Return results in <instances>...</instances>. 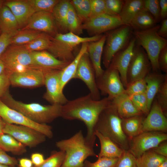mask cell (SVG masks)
Masks as SVG:
<instances>
[{
	"mask_svg": "<svg viewBox=\"0 0 167 167\" xmlns=\"http://www.w3.org/2000/svg\"><path fill=\"white\" fill-rule=\"evenodd\" d=\"M31 160L35 166L41 165L45 161L43 155L40 153H33L31 156Z\"/></svg>",
	"mask_w": 167,
	"mask_h": 167,
	"instance_id": "obj_54",
	"label": "cell"
},
{
	"mask_svg": "<svg viewBox=\"0 0 167 167\" xmlns=\"http://www.w3.org/2000/svg\"><path fill=\"white\" fill-rule=\"evenodd\" d=\"M4 5L8 7L16 18L19 27L26 25L35 13L27 0L6 1Z\"/></svg>",
	"mask_w": 167,
	"mask_h": 167,
	"instance_id": "obj_22",
	"label": "cell"
},
{
	"mask_svg": "<svg viewBox=\"0 0 167 167\" xmlns=\"http://www.w3.org/2000/svg\"><path fill=\"white\" fill-rule=\"evenodd\" d=\"M167 78V74L150 72L144 79L147 85L146 95L148 107L150 110L153 101L160 88Z\"/></svg>",
	"mask_w": 167,
	"mask_h": 167,
	"instance_id": "obj_25",
	"label": "cell"
},
{
	"mask_svg": "<svg viewBox=\"0 0 167 167\" xmlns=\"http://www.w3.org/2000/svg\"><path fill=\"white\" fill-rule=\"evenodd\" d=\"M7 73L32 67L31 52L23 45L8 47L0 57Z\"/></svg>",
	"mask_w": 167,
	"mask_h": 167,
	"instance_id": "obj_8",
	"label": "cell"
},
{
	"mask_svg": "<svg viewBox=\"0 0 167 167\" xmlns=\"http://www.w3.org/2000/svg\"><path fill=\"white\" fill-rule=\"evenodd\" d=\"M156 24L153 16L143 8L134 17L129 26L133 31H140L151 28Z\"/></svg>",
	"mask_w": 167,
	"mask_h": 167,
	"instance_id": "obj_31",
	"label": "cell"
},
{
	"mask_svg": "<svg viewBox=\"0 0 167 167\" xmlns=\"http://www.w3.org/2000/svg\"><path fill=\"white\" fill-rule=\"evenodd\" d=\"M88 43H84L74 58L66 66L61 70L60 74V83L61 89H63L72 79H74L79 60L85 53L87 51Z\"/></svg>",
	"mask_w": 167,
	"mask_h": 167,
	"instance_id": "obj_26",
	"label": "cell"
},
{
	"mask_svg": "<svg viewBox=\"0 0 167 167\" xmlns=\"http://www.w3.org/2000/svg\"><path fill=\"white\" fill-rule=\"evenodd\" d=\"M129 96L135 106L144 115H147L149 110L148 107L147 99L146 94H135Z\"/></svg>",
	"mask_w": 167,
	"mask_h": 167,
	"instance_id": "obj_41",
	"label": "cell"
},
{
	"mask_svg": "<svg viewBox=\"0 0 167 167\" xmlns=\"http://www.w3.org/2000/svg\"><path fill=\"white\" fill-rule=\"evenodd\" d=\"M123 0H105V13L115 16H118L124 4Z\"/></svg>",
	"mask_w": 167,
	"mask_h": 167,
	"instance_id": "obj_43",
	"label": "cell"
},
{
	"mask_svg": "<svg viewBox=\"0 0 167 167\" xmlns=\"http://www.w3.org/2000/svg\"><path fill=\"white\" fill-rule=\"evenodd\" d=\"M51 43V37L47 34L41 33L36 39L23 45L29 51H39L47 50Z\"/></svg>",
	"mask_w": 167,
	"mask_h": 167,
	"instance_id": "obj_36",
	"label": "cell"
},
{
	"mask_svg": "<svg viewBox=\"0 0 167 167\" xmlns=\"http://www.w3.org/2000/svg\"><path fill=\"white\" fill-rule=\"evenodd\" d=\"M160 27V25H156L147 30L133 32L136 44L141 46L145 51L153 72L160 71L158 63V55L161 50L167 45V39L157 34Z\"/></svg>",
	"mask_w": 167,
	"mask_h": 167,
	"instance_id": "obj_6",
	"label": "cell"
},
{
	"mask_svg": "<svg viewBox=\"0 0 167 167\" xmlns=\"http://www.w3.org/2000/svg\"><path fill=\"white\" fill-rule=\"evenodd\" d=\"M0 147L5 152L20 155L26 152V147L11 135L2 133L0 135Z\"/></svg>",
	"mask_w": 167,
	"mask_h": 167,
	"instance_id": "obj_33",
	"label": "cell"
},
{
	"mask_svg": "<svg viewBox=\"0 0 167 167\" xmlns=\"http://www.w3.org/2000/svg\"><path fill=\"white\" fill-rule=\"evenodd\" d=\"M91 12L89 18L105 13V0H90Z\"/></svg>",
	"mask_w": 167,
	"mask_h": 167,
	"instance_id": "obj_48",
	"label": "cell"
},
{
	"mask_svg": "<svg viewBox=\"0 0 167 167\" xmlns=\"http://www.w3.org/2000/svg\"><path fill=\"white\" fill-rule=\"evenodd\" d=\"M147 85L144 79L136 80L128 85L125 93L129 96L135 94L145 93Z\"/></svg>",
	"mask_w": 167,
	"mask_h": 167,
	"instance_id": "obj_42",
	"label": "cell"
},
{
	"mask_svg": "<svg viewBox=\"0 0 167 167\" xmlns=\"http://www.w3.org/2000/svg\"><path fill=\"white\" fill-rule=\"evenodd\" d=\"M7 74L13 86L34 88L44 85V71L39 69L31 67Z\"/></svg>",
	"mask_w": 167,
	"mask_h": 167,
	"instance_id": "obj_15",
	"label": "cell"
},
{
	"mask_svg": "<svg viewBox=\"0 0 167 167\" xmlns=\"http://www.w3.org/2000/svg\"><path fill=\"white\" fill-rule=\"evenodd\" d=\"M6 122L0 118V135L3 133V129L5 125Z\"/></svg>",
	"mask_w": 167,
	"mask_h": 167,
	"instance_id": "obj_58",
	"label": "cell"
},
{
	"mask_svg": "<svg viewBox=\"0 0 167 167\" xmlns=\"http://www.w3.org/2000/svg\"><path fill=\"white\" fill-rule=\"evenodd\" d=\"M33 68L43 71L62 70L71 62L59 60L45 50L31 52Z\"/></svg>",
	"mask_w": 167,
	"mask_h": 167,
	"instance_id": "obj_21",
	"label": "cell"
},
{
	"mask_svg": "<svg viewBox=\"0 0 167 167\" xmlns=\"http://www.w3.org/2000/svg\"><path fill=\"white\" fill-rule=\"evenodd\" d=\"M74 79L82 80L86 85L94 100L100 99V93L96 85L95 71L87 51L81 57Z\"/></svg>",
	"mask_w": 167,
	"mask_h": 167,
	"instance_id": "obj_17",
	"label": "cell"
},
{
	"mask_svg": "<svg viewBox=\"0 0 167 167\" xmlns=\"http://www.w3.org/2000/svg\"><path fill=\"white\" fill-rule=\"evenodd\" d=\"M3 133L9 134L26 147L33 148L46 140L42 133L31 127L6 122Z\"/></svg>",
	"mask_w": 167,
	"mask_h": 167,
	"instance_id": "obj_12",
	"label": "cell"
},
{
	"mask_svg": "<svg viewBox=\"0 0 167 167\" xmlns=\"http://www.w3.org/2000/svg\"><path fill=\"white\" fill-rule=\"evenodd\" d=\"M152 69L151 62L145 51L135 43L127 71L128 85L136 80L144 79Z\"/></svg>",
	"mask_w": 167,
	"mask_h": 167,
	"instance_id": "obj_11",
	"label": "cell"
},
{
	"mask_svg": "<svg viewBox=\"0 0 167 167\" xmlns=\"http://www.w3.org/2000/svg\"><path fill=\"white\" fill-rule=\"evenodd\" d=\"M160 16L161 20L167 18V0H160Z\"/></svg>",
	"mask_w": 167,
	"mask_h": 167,
	"instance_id": "obj_56",
	"label": "cell"
},
{
	"mask_svg": "<svg viewBox=\"0 0 167 167\" xmlns=\"http://www.w3.org/2000/svg\"><path fill=\"white\" fill-rule=\"evenodd\" d=\"M167 160V157L160 155L150 150L135 158L137 167H156Z\"/></svg>",
	"mask_w": 167,
	"mask_h": 167,
	"instance_id": "obj_34",
	"label": "cell"
},
{
	"mask_svg": "<svg viewBox=\"0 0 167 167\" xmlns=\"http://www.w3.org/2000/svg\"><path fill=\"white\" fill-rule=\"evenodd\" d=\"M70 2L82 22L89 18L91 12L90 0H72Z\"/></svg>",
	"mask_w": 167,
	"mask_h": 167,
	"instance_id": "obj_38",
	"label": "cell"
},
{
	"mask_svg": "<svg viewBox=\"0 0 167 167\" xmlns=\"http://www.w3.org/2000/svg\"><path fill=\"white\" fill-rule=\"evenodd\" d=\"M5 70V66L2 62L0 59V75L3 73Z\"/></svg>",
	"mask_w": 167,
	"mask_h": 167,
	"instance_id": "obj_59",
	"label": "cell"
},
{
	"mask_svg": "<svg viewBox=\"0 0 167 167\" xmlns=\"http://www.w3.org/2000/svg\"><path fill=\"white\" fill-rule=\"evenodd\" d=\"M122 120L115 107L111 103L100 114L95 131H97L108 137L123 150H128L129 140L122 130Z\"/></svg>",
	"mask_w": 167,
	"mask_h": 167,
	"instance_id": "obj_4",
	"label": "cell"
},
{
	"mask_svg": "<svg viewBox=\"0 0 167 167\" xmlns=\"http://www.w3.org/2000/svg\"><path fill=\"white\" fill-rule=\"evenodd\" d=\"M144 8V0H125L118 16L124 25H129L135 15Z\"/></svg>",
	"mask_w": 167,
	"mask_h": 167,
	"instance_id": "obj_30",
	"label": "cell"
},
{
	"mask_svg": "<svg viewBox=\"0 0 167 167\" xmlns=\"http://www.w3.org/2000/svg\"><path fill=\"white\" fill-rule=\"evenodd\" d=\"M0 99L9 107L38 123L47 124L61 116V105H44L36 103H25L15 100L9 91Z\"/></svg>",
	"mask_w": 167,
	"mask_h": 167,
	"instance_id": "obj_2",
	"label": "cell"
},
{
	"mask_svg": "<svg viewBox=\"0 0 167 167\" xmlns=\"http://www.w3.org/2000/svg\"><path fill=\"white\" fill-rule=\"evenodd\" d=\"M17 21L9 8L4 5L0 10V29L2 33L15 36L19 31Z\"/></svg>",
	"mask_w": 167,
	"mask_h": 167,
	"instance_id": "obj_28",
	"label": "cell"
},
{
	"mask_svg": "<svg viewBox=\"0 0 167 167\" xmlns=\"http://www.w3.org/2000/svg\"><path fill=\"white\" fill-rule=\"evenodd\" d=\"M144 8L153 16L156 23L161 21L158 0H144Z\"/></svg>",
	"mask_w": 167,
	"mask_h": 167,
	"instance_id": "obj_46",
	"label": "cell"
},
{
	"mask_svg": "<svg viewBox=\"0 0 167 167\" xmlns=\"http://www.w3.org/2000/svg\"><path fill=\"white\" fill-rule=\"evenodd\" d=\"M41 33L32 30H21L12 37L11 44L16 45L27 44L36 39Z\"/></svg>",
	"mask_w": 167,
	"mask_h": 167,
	"instance_id": "obj_37",
	"label": "cell"
},
{
	"mask_svg": "<svg viewBox=\"0 0 167 167\" xmlns=\"http://www.w3.org/2000/svg\"><path fill=\"white\" fill-rule=\"evenodd\" d=\"M158 34L164 38H167V18L161 20V24L157 31Z\"/></svg>",
	"mask_w": 167,
	"mask_h": 167,
	"instance_id": "obj_55",
	"label": "cell"
},
{
	"mask_svg": "<svg viewBox=\"0 0 167 167\" xmlns=\"http://www.w3.org/2000/svg\"><path fill=\"white\" fill-rule=\"evenodd\" d=\"M103 35L82 37L70 32L57 33L51 37V43L48 52L56 58L71 62L75 56L74 51L76 47L84 43H89L99 40Z\"/></svg>",
	"mask_w": 167,
	"mask_h": 167,
	"instance_id": "obj_5",
	"label": "cell"
},
{
	"mask_svg": "<svg viewBox=\"0 0 167 167\" xmlns=\"http://www.w3.org/2000/svg\"><path fill=\"white\" fill-rule=\"evenodd\" d=\"M35 12L45 11L52 13L58 0H27Z\"/></svg>",
	"mask_w": 167,
	"mask_h": 167,
	"instance_id": "obj_39",
	"label": "cell"
},
{
	"mask_svg": "<svg viewBox=\"0 0 167 167\" xmlns=\"http://www.w3.org/2000/svg\"><path fill=\"white\" fill-rule=\"evenodd\" d=\"M65 157V153L64 152L60 150L53 151L50 156L45 159L41 165L32 167H61Z\"/></svg>",
	"mask_w": 167,
	"mask_h": 167,
	"instance_id": "obj_40",
	"label": "cell"
},
{
	"mask_svg": "<svg viewBox=\"0 0 167 167\" xmlns=\"http://www.w3.org/2000/svg\"><path fill=\"white\" fill-rule=\"evenodd\" d=\"M70 5V0H60L52 12L56 24L64 33L67 32L66 19Z\"/></svg>",
	"mask_w": 167,
	"mask_h": 167,
	"instance_id": "obj_32",
	"label": "cell"
},
{
	"mask_svg": "<svg viewBox=\"0 0 167 167\" xmlns=\"http://www.w3.org/2000/svg\"><path fill=\"white\" fill-rule=\"evenodd\" d=\"M2 1L1 0H0V10L2 6H1V4H2Z\"/></svg>",
	"mask_w": 167,
	"mask_h": 167,
	"instance_id": "obj_62",
	"label": "cell"
},
{
	"mask_svg": "<svg viewBox=\"0 0 167 167\" xmlns=\"http://www.w3.org/2000/svg\"><path fill=\"white\" fill-rule=\"evenodd\" d=\"M166 117L155 98L149 113L143 121L142 132L159 131L166 133L167 131Z\"/></svg>",
	"mask_w": 167,
	"mask_h": 167,
	"instance_id": "obj_18",
	"label": "cell"
},
{
	"mask_svg": "<svg viewBox=\"0 0 167 167\" xmlns=\"http://www.w3.org/2000/svg\"><path fill=\"white\" fill-rule=\"evenodd\" d=\"M112 103L122 118L144 115L135 106L129 96L125 93L113 98L112 99Z\"/></svg>",
	"mask_w": 167,
	"mask_h": 167,
	"instance_id": "obj_24",
	"label": "cell"
},
{
	"mask_svg": "<svg viewBox=\"0 0 167 167\" xmlns=\"http://www.w3.org/2000/svg\"><path fill=\"white\" fill-rule=\"evenodd\" d=\"M0 118L6 123L27 126L51 138L53 132L51 126L47 124H39L30 120L18 111L6 105L0 99Z\"/></svg>",
	"mask_w": 167,
	"mask_h": 167,
	"instance_id": "obj_9",
	"label": "cell"
},
{
	"mask_svg": "<svg viewBox=\"0 0 167 167\" xmlns=\"http://www.w3.org/2000/svg\"><path fill=\"white\" fill-rule=\"evenodd\" d=\"M18 163V161L15 157L7 154L0 147V164L15 167Z\"/></svg>",
	"mask_w": 167,
	"mask_h": 167,
	"instance_id": "obj_50",
	"label": "cell"
},
{
	"mask_svg": "<svg viewBox=\"0 0 167 167\" xmlns=\"http://www.w3.org/2000/svg\"><path fill=\"white\" fill-rule=\"evenodd\" d=\"M135 45V38L132 37L128 45L113 56L108 67L115 69L118 71L125 88L128 86L126 76L127 71L133 54Z\"/></svg>",
	"mask_w": 167,
	"mask_h": 167,
	"instance_id": "obj_19",
	"label": "cell"
},
{
	"mask_svg": "<svg viewBox=\"0 0 167 167\" xmlns=\"http://www.w3.org/2000/svg\"><path fill=\"white\" fill-rule=\"evenodd\" d=\"M165 114L167 116V78L162 84L155 97Z\"/></svg>",
	"mask_w": 167,
	"mask_h": 167,
	"instance_id": "obj_45",
	"label": "cell"
},
{
	"mask_svg": "<svg viewBox=\"0 0 167 167\" xmlns=\"http://www.w3.org/2000/svg\"></svg>",
	"mask_w": 167,
	"mask_h": 167,
	"instance_id": "obj_64",
	"label": "cell"
},
{
	"mask_svg": "<svg viewBox=\"0 0 167 167\" xmlns=\"http://www.w3.org/2000/svg\"><path fill=\"white\" fill-rule=\"evenodd\" d=\"M25 29L43 32L55 35L58 33L52 13L48 12L35 13L22 30Z\"/></svg>",
	"mask_w": 167,
	"mask_h": 167,
	"instance_id": "obj_20",
	"label": "cell"
},
{
	"mask_svg": "<svg viewBox=\"0 0 167 167\" xmlns=\"http://www.w3.org/2000/svg\"><path fill=\"white\" fill-rule=\"evenodd\" d=\"M115 167H137L135 158L129 150H124L122 155L118 158Z\"/></svg>",
	"mask_w": 167,
	"mask_h": 167,
	"instance_id": "obj_47",
	"label": "cell"
},
{
	"mask_svg": "<svg viewBox=\"0 0 167 167\" xmlns=\"http://www.w3.org/2000/svg\"><path fill=\"white\" fill-rule=\"evenodd\" d=\"M0 167H15L3 165L1 164H0Z\"/></svg>",
	"mask_w": 167,
	"mask_h": 167,
	"instance_id": "obj_61",
	"label": "cell"
},
{
	"mask_svg": "<svg viewBox=\"0 0 167 167\" xmlns=\"http://www.w3.org/2000/svg\"><path fill=\"white\" fill-rule=\"evenodd\" d=\"M158 63L160 71L167 73V45L161 51L158 55Z\"/></svg>",
	"mask_w": 167,
	"mask_h": 167,
	"instance_id": "obj_51",
	"label": "cell"
},
{
	"mask_svg": "<svg viewBox=\"0 0 167 167\" xmlns=\"http://www.w3.org/2000/svg\"><path fill=\"white\" fill-rule=\"evenodd\" d=\"M133 32L129 25H124L106 32L102 56L103 63L106 69L115 55L128 45L132 37Z\"/></svg>",
	"mask_w": 167,
	"mask_h": 167,
	"instance_id": "obj_7",
	"label": "cell"
},
{
	"mask_svg": "<svg viewBox=\"0 0 167 167\" xmlns=\"http://www.w3.org/2000/svg\"><path fill=\"white\" fill-rule=\"evenodd\" d=\"M156 167H167V160Z\"/></svg>",
	"mask_w": 167,
	"mask_h": 167,
	"instance_id": "obj_60",
	"label": "cell"
},
{
	"mask_svg": "<svg viewBox=\"0 0 167 167\" xmlns=\"http://www.w3.org/2000/svg\"><path fill=\"white\" fill-rule=\"evenodd\" d=\"M152 150L156 154L167 157V142L166 141L162 142L157 147Z\"/></svg>",
	"mask_w": 167,
	"mask_h": 167,
	"instance_id": "obj_53",
	"label": "cell"
},
{
	"mask_svg": "<svg viewBox=\"0 0 167 167\" xmlns=\"http://www.w3.org/2000/svg\"><path fill=\"white\" fill-rule=\"evenodd\" d=\"M95 135L99 140L101 148L98 158H119L121 156L124 150L108 137L98 131H95Z\"/></svg>",
	"mask_w": 167,
	"mask_h": 167,
	"instance_id": "obj_27",
	"label": "cell"
},
{
	"mask_svg": "<svg viewBox=\"0 0 167 167\" xmlns=\"http://www.w3.org/2000/svg\"><path fill=\"white\" fill-rule=\"evenodd\" d=\"M56 146L65 153L61 167H84L88 157L96 156L93 148L86 142L81 130L69 138L56 142Z\"/></svg>",
	"mask_w": 167,
	"mask_h": 167,
	"instance_id": "obj_3",
	"label": "cell"
},
{
	"mask_svg": "<svg viewBox=\"0 0 167 167\" xmlns=\"http://www.w3.org/2000/svg\"><path fill=\"white\" fill-rule=\"evenodd\" d=\"M97 87L101 94L108 96L112 100L125 92V88L121 81L118 71L108 67L101 75L96 78Z\"/></svg>",
	"mask_w": 167,
	"mask_h": 167,
	"instance_id": "obj_13",
	"label": "cell"
},
{
	"mask_svg": "<svg viewBox=\"0 0 167 167\" xmlns=\"http://www.w3.org/2000/svg\"><path fill=\"white\" fill-rule=\"evenodd\" d=\"M10 82L8 74L5 71L0 75V98L8 91Z\"/></svg>",
	"mask_w": 167,
	"mask_h": 167,
	"instance_id": "obj_49",
	"label": "cell"
},
{
	"mask_svg": "<svg viewBox=\"0 0 167 167\" xmlns=\"http://www.w3.org/2000/svg\"><path fill=\"white\" fill-rule=\"evenodd\" d=\"M61 71L54 70L44 71V85L46 88V92L43 98L51 104L63 105L68 101L60 88Z\"/></svg>",
	"mask_w": 167,
	"mask_h": 167,
	"instance_id": "obj_16",
	"label": "cell"
},
{
	"mask_svg": "<svg viewBox=\"0 0 167 167\" xmlns=\"http://www.w3.org/2000/svg\"><path fill=\"white\" fill-rule=\"evenodd\" d=\"M13 35L2 33L0 35V57L8 46L11 44Z\"/></svg>",
	"mask_w": 167,
	"mask_h": 167,
	"instance_id": "obj_52",
	"label": "cell"
},
{
	"mask_svg": "<svg viewBox=\"0 0 167 167\" xmlns=\"http://www.w3.org/2000/svg\"><path fill=\"white\" fill-rule=\"evenodd\" d=\"M118 159V158L101 157L98 158L93 162L85 161L84 167H115Z\"/></svg>",
	"mask_w": 167,
	"mask_h": 167,
	"instance_id": "obj_44",
	"label": "cell"
},
{
	"mask_svg": "<svg viewBox=\"0 0 167 167\" xmlns=\"http://www.w3.org/2000/svg\"><path fill=\"white\" fill-rule=\"evenodd\" d=\"M144 115L122 118V126L125 134L129 140L142 133Z\"/></svg>",
	"mask_w": 167,
	"mask_h": 167,
	"instance_id": "obj_29",
	"label": "cell"
},
{
	"mask_svg": "<svg viewBox=\"0 0 167 167\" xmlns=\"http://www.w3.org/2000/svg\"><path fill=\"white\" fill-rule=\"evenodd\" d=\"M82 23V21L71 3L66 19L67 31L79 36L83 32Z\"/></svg>",
	"mask_w": 167,
	"mask_h": 167,
	"instance_id": "obj_35",
	"label": "cell"
},
{
	"mask_svg": "<svg viewBox=\"0 0 167 167\" xmlns=\"http://www.w3.org/2000/svg\"><path fill=\"white\" fill-rule=\"evenodd\" d=\"M108 97L99 100H94L90 93L69 101L62 105L61 117L70 120H79L86 126L87 133L85 137L86 142L94 148L96 137L95 128L99 117L105 109L112 103Z\"/></svg>",
	"mask_w": 167,
	"mask_h": 167,
	"instance_id": "obj_1",
	"label": "cell"
},
{
	"mask_svg": "<svg viewBox=\"0 0 167 167\" xmlns=\"http://www.w3.org/2000/svg\"><path fill=\"white\" fill-rule=\"evenodd\" d=\"M106 40L105 34L99 40L88 43L87 52L95 71L96 78L104 71L101 66V60Z\"/></svg>",
	"mask_w": 167,
	"mask_h": 167,
	"instance_id": "obj_23",
	"label": "cell"
},
{
	"mask_svg": "<svg viewBox=\"0 0 167 167\" xmlns=\"http://www.w3.org/2000/svg\"><path fill=\"white\" fill-rule=\"evenodd\" d=\"M167 140V134L166 133L159 131L143 132L129 140L128 150L137 158Z\"/></svg>",
	"mask_w": 167,
	"mask_h": 167,
	"instance_id": "obj_10",
	"label": "cell"
},
{
	"mask_svg": "<svg viewBox=\"0 0 167 167\" xmlns=\"http://www.w3.org/2000/svg\"><path fill=\"white\" fill-rule=\"evenodd\" d=\"M122 25L118 16L104 13L89 18L84 22L82 26L83 29L92 36L101 35Z\"/></svg>",
	"mask_w": 167,
	"mask_h": 167,
	"instance_id": "obj_14",
	"label": "cell"
},
{
	"mask_svg": "<svg viewBox=\"0 0 167 167\" xmlns=\"http://www.w3.org/2000/svg\"><path fill=\"white\" fill-rule=\"evenodd\" d=\"M2 32L1 31L0 29V35H1V34L2 33Z\"/></svg>",
	"mask_w": 167,
	"mask_h": 167,
	"instance_id": "obj_63",
	"label": "cell"
},
{
	"mask_svg": "<svg viewBox=\"0 0 167 167\" xmlns=\"http://www.w3.org/2000/svg\"><path fill=\"white\" fill-rule=\"evenodd\" d=\"M33 163L31 160L27 158L20 159L19 161V167H32Z\"/></svg>",
	"mask_w": 167,
	"mask_h": 167,
	"instance_id": "obj_57",
	"label": "cell"
}]
</instances>
